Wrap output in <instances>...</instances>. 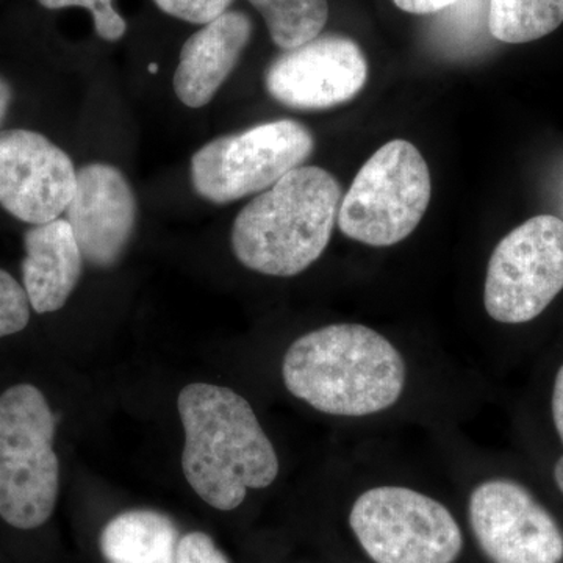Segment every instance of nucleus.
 Listing matches in <instances>:
<instances>
[{"mask_svg":"<svg viewBox=\"0 0 563 563\" xmlns=\"http://www.w3.org/2000/svg\"><path fill=\"white\" fill-rule=\"evenodd\" d=\"M185 446L181 470L196 495L214 509L242 506L247 490L269 487L279 459L251 404L228 387L190 384L177 398Z\"/></svg>","mask_w":563,"mask_h":563,"instance_id":"nucleus-1","label":"nucleus"},{"mask_svg":"<svg viewBox=\"0 0 563 563\" xmlns=\"http://www.w3.org/2000/svg\"><path fill=\"white\" fill-rule=\"evenodd\" d=\"M285 387L318 412L368 417L390 409L406 387L401 352L362 324H331L299 336L282 363Z\"/></svg>","mask_w":563,"mask_h":563,"instance_id":"nucleus-2","label":"nucleus"},{"mask_svg":"<svg viewBox=\"0 0 563 563\" xmlns=\"http://www.w3.org/2000/svg\"><path fill=\"white\" fill-rule=\"evenodd\" d=\"M343 191L331 173L299 166L235 218L232 251L252 272L292 277L312 266L331 242Z\"/></svg>","mask_w":563,"mask_h":563,"instance_id":"nucleus-3","label":"nucleus"},{"mask_svg":"<svg viewBox=\"0 0 563 563\" xmlns=\"http://www.w3.org/2000/svg\"><path fill=\"white\" fill-rule=\"evenodd\" d=\"M55 429V415L35 385H14L0 395V518L22 531L46 525L57 506Z\"/></svg>","mask_w":563,"mask_h":563,"instance_id":"nucleus-4","label":"nucleus"},{"mask_svg":"<svg viewBox=\"0 0 563 563\" xmlns=\"http://www.w3.org/2000/svg\"><path fill=\"white\" fill-rule=\"evenodd\" d=\"M431 195V173L421 152L409 141H388L355 176L336 222L354 242L393 246L412 235Z\"/></svg>","mask_w":563,"mask_h":563,"instance_id":"nucleus-5","label":"nucleus"},{"mask_svg":"<svg viewBox=\"0 0 563 563\" xmlns=\"http://www.w3.org/2000/svg\"><path fill=\"white\" fill-rule=\"evenodd\" d=\"M312 132L298 121L280 120L211 140L191 158V181L201 198L217 206L269 190L312 155Z\"/></svg>","mask_w":563,"mask_h":563,"instance_id":"nucleus-6","label":"nucleus"},{"mask_svg":"<svg viewBox=\"0 0 563 563\" xmlns=\"http://www.w3.org/2000/svg\"><path fill=\"white\" fill-rule=\"evenodd\" d=\"M352 532L376 563H454L461 526L442 503L407 487H376L358 496Z\"/></svg>","mask_w":563,"mask_h":563,"instance_id":"nucleus-7","label":"nucleus"},{"mask_svg":"<svg viewBox=\"0 0 563 563\" xmlns=\"http://www.w3.org/2000/svg\"><path fill=\"white\" fill-rule=\"evenodd\" d=\"M563 290V221L539 214L504 236L485 276L484 306L493 320L523 324Z\"/></svg>","mask_w":563,"mask_h":563,"instance_id":"nucleus-8","label":"nucleus"},{"mask_svg":"<svg viewBox=\"0 0 563 563\" xmlns=\"http://www.w3.org/2000/svg\"><path fill=\"white\" fill-rule=\"evenodd\" d=\"M470 525L492 563H561L563 532L520 484L492 479L470 496Z\"/></svg>","mask_w":563,"mask_h":563,"instance_id":"nucleus-9","label":"nucleus"},{"mask_svg":"<svg viewBox=\"0 0 563 563\" xmlns=\"http://www.w3.org/2000/svg\"><path fill=\"white\" fill-rule=\"evenodd\" d=\"M69 155L25 129L0 131V206L16 220L46 224L65 213L76 190Z\"/></svg>","mask_w":563,"mask_h":563,"instance_id":"nucleus-10","label":"nucleus"},{"mask_svg":"<svg viewBox=\"0 0 563 563\" xmlns=\"http://www.w3.org/2000/svg\"><path fill=\"white\" fill-rule=\"evenodd\" d=\"M368 62L357 43L318 36L285 51L266 69V90L295 110H325L350 102L365 87Z\"/></svg>","mask_w":563,"mask_h":563,"instance_id":"nucleus-11","label":"nucleus"},{"mask_svg":"<svg viewBox=\"0 0 563 563\" xmlns=\"http://www.w3.org/2000/svg\"><path fill=\"white\" fill-rule=\"evenodd\" d=\"M136 210L135 192L117 166L109 163L81 166L65 220L85 261L102 269L117 265L135 231Z\"/></svg>","mask_w":563,"mask_h":563,"instance_id":"nucleus-12","label":"nucleus"},{"mask_svg":"<svg viewBox=\"0 0 563 563\" xmlns=\"http://www.w3.org/2000/svg\"><path fill=\"white\" fill-rule=\"evenodd\" d=\"M252 29L246 13L228 10L185 41L173 79L184 106L201 109L211 102L239 65Z\"/></svg>","mask_w":563,"mask_h":563,"instance_id":"nucleus-13","label":"nucleus"},{"mask_svg":"<svg viewBox=\"0 0 563 563\" xmlns=\"http://www.w3.org/2000/svg\"><path fill=\"white\" fill-rule=\"evenodd\" d=\"M22 280L36 313L63 309L79 284L84 254L69 222L57 218L33 225L24 236Z\"/></svg>","mask_w":563,"mask_h":563,"instance_id":"nucleus-14","label":"nucleus"},{"mask_svg":"<svg viewBox=\"0 0 563 563\" xmlns=\"http://www.w3.org/2000/svg\"><path fill=\"white\" fill-rule=\"evenodd\" d=\"M180 532L168 515L133 509L111 518L99 547L107 563H176Z\"/></svg>","mask_w":563,"mask_h":563,"instance_id":"nucleus-15","label":"nucleus"},{"mask_svg":"<svg viewBox=\"0 0 563 563\" xmlns=\"http://www.w3.org/2000/svg\"><path fill=\"white\" fill-rule=\"evenodd\" d=\"M488 31L507 44L550 35L563 24V0H488Z\"/></svg>","mask_w":563,"mask_h":563,"instance_id":"nucleus-16","label":"nucleus"},{"mask_svg":"<svg viewBox=\"0 0 563 563\" xmlns=\"http://www.w3.org/2000/svg\"><path fill=\"white\" fill-rule=\"evenodd\" d=\"M262 14L273 43L290 51L320 36L329 18L328 0H250Z\"/></svg>","mask_w":563,"mask_h":563,"instance_id":"nucleus-17","label":"nucleus"},{"mask_svg":"<svg viewBox=\"0 0 563 563\" xmlns=\"http://www.w3.org/2000/svg\"><path fill=\"white\" fill-rule=\"evenodd\" d=\"M31 310L24 285L0 268V339L24 331L31 321Z\"/></svg>","mask_w":563,"mask_h":563,"instance_id":"nucleus-18","label":"nucleus"},{"mask_svg":"<svg viewBox=\"0 0 563 563\" xmlns=\"http://www.w3.org/2000/svg\"><path fill=\"white\" fill-rule=\"evenodd\" d=\"M44 9L60 10L80 7L91 11L95 31L102 40L114 43L128 32V22L114 10L113 0H38Z\"/></svg>","mask_w":563,"mask_h":563,"instance_id":"nucleus-19","label":"nucleus"},{"mask_svg":"<svg viewBox=\"0 0 563 563\" xmlns=\"http://www.w3.org/2000/svg\"><path fill=\"white\" fill-rule=\"evenodd\" d=\"M158 9L177 20L206 25L228 11L233 0H154Z\"/></svg>","mask_w":563,"mask_h":563,"instance_id":"nucleus-20","label":"nucleus"},{"mask_svg":"<svg viewBox=\"0 0 563 563\" xmlns=\"http://www.w3.org/2000/svg\"><path fill=\"white\" fill-rule=\"evenodd\" d=\"M176 563H231L210 536L190 532L180 537Z\"/></svg>","mask_w":563,"mask_h":563,"instance_id":"nucleus-21","label":"nucleus"},{"mask_svg":"<svg viewBox=\"0 0 563 563\" xmlns=\"http://www.w3.org/2000/svg\"><path fill=\"white\" fill-rule=\"evenodd\" d=\"M399 10L412 14H432L451 9L462 0H393Z\"/></svg>","mask_w":563,"mask_h":563,"instance_id":"nucleus-22","label":"nucleus"},{"mask_svg":"<svg viewBox=\"0 0 563 563\" xmlns=\"http://www.w3.org/2000/svg\"><path fill=\"white\" fill-rule=\"evenodd\" d=\"M553 418L555 429H558L559 437L563 443V365L555 376L554 390H553Z\"/></svg>","mask_w":563,"mask_h":563,"instance_id":"nucleus-23","label":"nucleus"},{"mask_svg":"<svg viewBox=\"0 0 563 563\" xmlns=\"http://www.w3.org/2000/svg\"><path fill=\"white\" fill-rule=\"evenodd\" d=\"M11 101H13V91H11L10 84L0 76V128L7 120Z\"/></svg>","mask_w":563,"mask_h":563,"instance_id":"nucleus-24","label":"nucleus"},{"mask_svg":"<svg viewBox=\"0 0 563 563\" xmlns=\"http://www.w3.org/2000/svg\"><path fill=\"white\" fill-rule=\"evenodd\" d=\"M554 481L555 484H558L559 490H561L563 495V455L559 459L558 463H555Z\"/></svg>","mask_w":563,"mask_h":563,"instance_id":"nucleus-25","label":"nucleus"},{"mask_svg":"<svg viewBox=\"0 0 563 563\" xmlns=\"http://www.w3.org/2000/svg\"><path fill=\"white\" fill-rule=\"evenodd\" d=\"M157 69H158L157 63H151V65H150L151 74L157 73Z\"/></svg>","mask_w":563,"mask_h":563,"instance_id":"nucleus-26","label":"nucleus"}]
</instances>
